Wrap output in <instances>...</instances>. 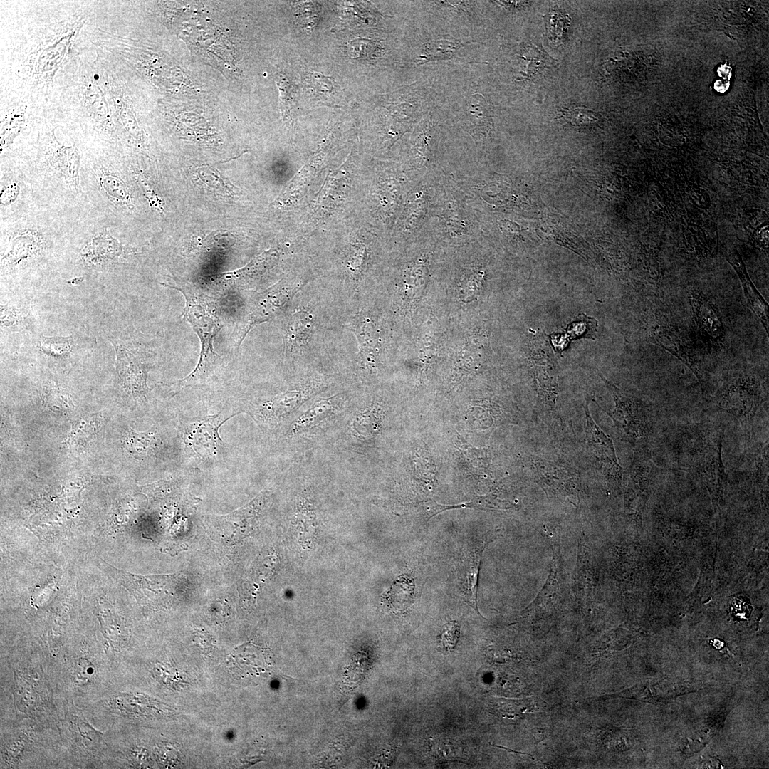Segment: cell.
<instances>
[{
  "label": "cell",
  "instance_id": "6da1fadb",
  "mask_svg": "<svg viewBox=\"0 0 769 769\" xmlns=\"http://www.w3.org/2000/svg\"><path fill=\"white\" fill-rule=\"evenodd\" d=\"M180 291L185 298V306L181 316L191 325L198 336L201 350L197 366L187 376L178 382L179 387L202 384L214 374L221 357L214 349V341L221 328L209 298L194 291L183 283L164 285Z\"/></svg>",
  "mask_w": 769,
  "mask_h": 769
},
{
  "label": "cell",
  "instance_id": "7a4b0ae2",
  "mask_svg": "<svg viewBox=\"0 0 769 769\" xmlns=\"http://www.w3.org/2000/svg\"><path fill=\"white\" fill-rule=\"evenodd\" d=\"M68 707L58 726L61 742L82 765L101 760L107 748L105 735L93 728L73 703Z\"/></svg>",
  "mask_w": 769,
  "mask_h": 769
},
{
  "label": "cell",
  "instance_id": "3957f363",
  "mask_svg": "<svg viewBox=\"0 0 769 769\" xmlns=\"http://www.w3.org/2000/svg\"><path fill=\"white\" fill-rule=\"evenodd\" d=\"M762 392L761 384L755 375H742L721 389L717 403L720 409L749 424L760 407Z\"/></svg>",
  "mask_w": 769,
  "mask_h": 769
},
{
  "label": "cell",
  "instance_id": "277c9868",
  "mask_svg": "<svg viewBox=\"0 0 769 769\" xmlns=\"http://www.w3.org/2000/svg\"><path fill=\"white\" fill-rule=\"evenodd\" d=\"M603 380L614 397L615 407L610 417L618 430L635 449L647 447L649 428L642 405L612 383Z\"/></svg>",
  "mask_w": 769,
  "mask_h": 769
},
{
  "label": "cell",
  "instance_id": "5b68a950",
  "mask_svg": "<svg viewBox=\"0 0 769 769\" xmlns=\"http://www.w3.org/2000/svg\"><path fill=\"white\" fill-rule=\"evenodd\" d=\"M298 291L297 286L279 281L256 296L250 305L244 325L239 332L238 346L254 326L277 317Z\"/></svg>",
  "mask_w": 769,
  "mask_h": 769
},
{
  "label": "cell",
  "instance_id": "8992f818",
  "mask_svg": "<svg viewBox=\"0 0 769 769\" xmlns=\"http://www.w3.org/2000/svg\"><path fill=\"white\" fill-rule=\"evenodd\" d=\"M236 414L224 419L221 413L192 419L184 428L185 444L199 457L208 458L217 454L223 445L219 436L220 427Z\"/></svg>",
  "mask_w": 769,
  "mask_h": 769
},
{
  "label": "cell",
  "instance_id": "52a82bcc",
  "mask_svg": "<svg viewBox=\"0 0 769 769\" xmlns=\"http://www.w3.org/2000/svg\"><path fill=\"white\" fill-rule=\"evenodd\" d=\"M103 563L104 566L111 570L113 576L116 577L138 600L155 601L164 595H176L179 576L137 575L116 569L104 561Z\"/></svg>",
  "mask_w": 769,
  "mask_h": 769
},
{
  "label": "cell",
  "instance_id": "ba28073f",
  "mask_svg": "<svg viewBox=\"0 0 769 769\" xmlns=\"http://www.w3.org/2000/svg\"><path fill=\"white\" fill-rule=\"evenodd\" d=\"M652 342L679 360L696 377L703 388L705 381L693 350L681 333L674 328L656 325L651 333Z\"/></svg>",
  "mask_w": 769,
  "mask_h": 769
},
{
  "label": "cell",
  "instance_id": "9c48e42d",
  "mask_svg": "<svg viewBox=\"0 0 769 769\" xmlns=\"http://www.w3.org/2000/svg\"><path fill=\"white\" fill-rule=\"evenodd\" d=\"M585 418L587 449L598 460L606 475L620 479L623 471L618 463L612 439L594 422L587 407H585Z\"/></svg>",
  "mask_w": 769,
  "mask_h": 769
},
{
  "label": "cell",
  "instance_id": "30bf717a",
  "mask_svg": "<svg viewBox=\"0 0 769 769\" xmlns=\"http://www.w3.org/2000/svg\"><path fill=\"white\" fill-rule=\"evenodd\" d=\"M113 345L117 371L124 388L134 396H144L150 390L144 364L123 345L114 342Z\"/></svg>",
  "mask_w": 769,
  "mask_h": 769
},
{
  "label": "cell",
  "instance_id": "8fae6325",
  "mask_svg": "<svg viewBox=\"0 0 769 769\" xmlns=\"http://www.w3.org/2000/svg\"><path fill=\"white\" fill-rule=\"evenodd\" d=\"M488 542L465 548L460 562L461 597L481 617L477 601L478 577L481 558Z\"/></svg>",
  "mask_w": 769,
  "mask_h": 769
},
{
  "label": "cell",
  "instance_id": "7c38bea8",
  "mask_svg": "<svg viewBox=\"0 0 769 769\" xmlns=\"http://www.w3.org/2000/svg\"><path fill=\"white\" fill-rule=\"evenodd\" d=\"M125 252V247L104 229L85 246L80 257L85 264L101 266L117 261Z\"/></svg>",
  "mask_w": 769,
  "mask_h": 769
},
{
  "label": "cell",
  "instance_id": "4fadbf2b",
  "mask_svg": "<svg viewBox=\"0 0 769 769\" xmlns=\"http://www.w3.org/2000/svg\"><path fill=\"white\" fill-rule=\"evenodd\" d=\"M531 469L538 482L555 491H568L578 484V473L568 466L535 457L531 460Z\"/></svg>",
  "mask_w": 769,
  "mask_h": 769
},
{
  "label": "cell",
  "instance_id": "5bb4252c",
  "mask_svg": "<svg viewBox=\"0 0 769 769\" xmlns=\"http://www.w3.org/2000/svg\"><path fill=\"white\" fill-rule=\"evenodd\" d=\"M723 431L709 441L698 461V474L709 486L721 488L726 481V472L721 457Z\"/></svg>",
  "mask_w": 769,
  "mask_h": 769
},
{
  "label": "cell",
  "instance_id": "9a60e30c",
  "mask_svg": "<svg viewBox=\"0 0 769 769\" xmlns=\"http://www.w3.org/2000/svg\"><path fill=\"white\" fill-rule=\"evenodd\" d=\"M726 258L739 278L745 297L750 309L758 317L768 333V303L751 281L741 254L738 250L734 249L726 256Z\"/></svg>",
  "mask_w": 769,
  "mask_h": 769
},
{
  "label": "cell",
  "instance_id": "2e32d148",
  "mask_svg": "<svg viewBox=\"0 0 769 769\" xmlns=\"http://www.w3.org/2000/svg\"><path fill=\"white\" fill-rule=\"evenodd\" d=\"M694 320L700 332L712 340H720L724 335V327L714 304L699 293L689 295Z\"/></svg>",
  "mask_w": 769,
  "mask_h": 769
},
{
  "label": "cell",
  "instance_id": "e0dca14e",
  "mask_svg": "<svg viewBox=\"0 0 769 769\" xmlns=\"http://www.w3.org/2000/svg\"><path fill=\"white\" fill-rule=\"evenodd\" d=\"M313 315L300 310L289 318L283 334V352L286 355L295 353L307 343L313 329Z\"/></svg>",
  "mask_w": 769,
  "mask_h": 769
},
{
  "label": "cell",
  "instance_id": "ac0fdd59",
  "mask_svg": "<svg viewBox=\"0 0 769 769\" xmlns=\"http://www.w3.org/2000/svg\"><path fill=\"white\" fill-rule=\"evenodd\" d=\"M350 328L357 340L362 362L367 367L373 366L376 362L378 338L372 322L370 318L359 313L352 318Z\"/></svg>",
  "mask_w": 769,
  "mask_h": 769
},
{
  "label": "cell",
  "instance_id": "d6986e66",
  "mask_svg": "<svg viewBox=\"0 0 769 769\" xmlns=\"http://www.w3.org/2000/svg\"><path fill=\"white\" fill-rule=\"evenodd\" d=\"M464 125L474 137L476 133L483 132L491 123V111L484 98L479 93L471 95L463 109Z\"/></svg>",
  "mask_w": 769,
  "mask_h": 769
},
{
  "label": "cell",
  "instance_id": "ffe728a7",
  "mask_svg": "<svg viewBox=\"0 0 769 769\" xmlns=\"http://www.w3.org/2000/svg\"><path fill=\"white\" fill-rule=\"evenodd\" d=\"M42 237L36 232L27 231L15 236L11 248L2 258L4 263H19L21 260L36 253L43 247Z\"/></svg>",
  "mask_w": 769,
  "mask_h": 769
},
{
  "label": "cell",
  "instance_id": "44dd1931",
  "mask_svg": "<svg viewBox=\"0 0 769 769\" xmlns=\"http://www.w3.org/2000/svg\"><path fill=\"white\" fill-rule=\"evenodd\" d=\"M122 444L126 451L137 459H145L152 456L158 444L153 430L137 432L131 428H128L125 432Z\"/></svg>",
  "mask_w": 769,
  "mask_h": 769
},
{
  "label": "cell",
  "instance_id": "7402d4cb",
  "mask_svg": "<svg viewBox=\"0 0 769 769\" xmlns=\"http://www.w3.org/2000/svg\"><path fill=\"white\" fill-rule=\"evenodd\" d=\"M52 162L61 171L69 188L78 192L79 157L77 150L73 147H60Z\"/></svg>",
  "mask_w": 769,
  "mask_h": 769
},
{
  "label": "cell",
  "instance_id": "603a6c76",
  "mask_svg": "<svg viewBox=\"0 0 769 769\" xmlns=\"http://www.w3.org/2000/svg\"><path fill=\"white\" fill-rule=\"evenodd\" d=\"M96 176L101 190L111 202L129 208L132 207L129 191L123 181L112 172L104 169H98Z\"/></svg>",
  "mask_w": 769,
  "mask_h": 769
},
{
  "label": "cell",
  "instance_id": "cb8c5ba5",
  "mask_svg": "<svg viewBox=\"0 0 769 769\" xmlns=\"http://www.w3.org/2000/svg\"><path fill=\"white\" fill-rule=\"evenodd\" d=\"M304 397L300 390H291L277 396L263 405V413L271 415H280L289 412Z\"/></svg>",
  "mask_w": 769,
  "mask_h": 769
},
{
  "label": "cell",
  "instance_id": "d4e9b609",
  "mask_svg": "<svg viewBox=\"0 0 769 769\" xmlns=\"http://www.w3.org/2000/svg\"><path fill=\"white\" fill-rule=\"evenodd\" d=\"M99 426V421L95 417H84L73 426L69 441L74 446H85L93 440Z\"/></svg>",
  "mask_w": 769,
  "mask_h": 769
},
{
  "label": "cell",
  "instance_id": "484cf974",
  "mask_svg": "<svg viewBox=\"0 0 769 769\" xmlns=\"http://www.w3.org/2000/svg\"><path fill=\"white\" fill-rule=\"evenodd\" d=\"M73 345L72 337H42L39 341V348L48 356L64 357L71 352Z\"/></svg>",
  "mask_w": 769,
  "mask_h": 769
},
{
  "label": "cell",
  "instance_id": "4316f807",
  "mask_svg": "<svg viewBox=\"0 0 769 769\" xmlns=\"http://www.w3.org/2000/svg\"><path fill=\"white\" fill-rule=\"evenodd\" d=\"M464 44L458 43H452L448 41H437L429 43L427 45L424 51V55L421 56V58L424 59V62L450 58L454 53Z\"/></svg>",
  "mask_w": 769,
  "mask_h": 769
},
{
  "label": "cell",
  "instance_id": "83f0119b",
  "mask_svg": "<svg viewBox=\"0 0 769 769\" xmlns=\"http://www.w3.org/2000/svg\"><path fill=\"white\" fill-rule=\"evenodd\" d=\"M560 113L565 120L575 126H590L598 120L595 112L585 107L570 105L562 108Z\"/></svg>",
  "mask_w": 769,
  "mask_h": 769
},
{
  "label": "cell",
  "instance_id": "f1b7e54d",
  "mask_svg": "<svg viewBox=\"0 0 769 769\" xmlns=\"http://www.w3.org/2000/svg\"><path fill=\"white\" fill-rule=\"evenodd\" d=\"M335 397L328 399H321L317 402L311 409H309L305 414H304L297 422L295 423L294 428L299 429L303 428L304 426L313 422V419L316 418V415L325 414L329 412L335 402Z\"/></svg>",
  "mask_w": 769,
  "mask_h": 769
},
{
  "label": "cell",
  "instance_id": "f546056e",
  "mask_svg": "<svg viewBox=\"0 0 769 769\" xmlns=\"http://www.w3.org/2000/svg\"><path fill=\"white\" fill-rule=\"evenodd\" d=\"M46 400L51 407L61 409L70 408L72 404L69 394L57 387L49 388L46 390Z\"/></svg>",
  "mask_w": 769,
  "mask_h": 769
},
{
  "label": "cell",
  "instance_id": "4dcf8cb0",
  "mask_svg": "<svg viewBox=\"0 0 769 769\" xmlns=\"http://www.w3.org/2000/svg\"><path fill=\"white\" fill-rule=\"evenodd\" d=\"M459 634V628L456 622H453L444 625L441 635L443 647L446 650L454 648L457 642Z\"/></svg>",
  "mask_w": 769,
  "mask_h": 769
},
{
  "label": "cell",
  "instance_id": "1f68e13d",
  "mask_svg": "<svg viewBox=\"0 0 769 769\" xmlns=\"http://www.w3.org/2000/svg\"><path fill=\"white\" fill-rule=\"evenodd\" d=\"M19 186L15 183L4 189L1 193V204L6 206L14 202L19 194Z\"/></svg>",
  "mask_w": 769,
  "mask_h": 769
},
{
  "label": "cell",
  "instance_id": "d6a6232c",
  "mask_svg": "<svg viewBox=\"0 0 769 769\" xmlns=\"http://www.w3.org/2000/svg\"><path fill=\"white\" fill-rule=\"evenodd\" d=\"M140 180L148 201L152 206L157 207L159 211L162 210L161 203L159 202L158 197L155 194L154 191L150 188L149 185L145 181L142 179Z\"/></svg>",
  "mask_w": 769,
  "mask_h": 769
},
{
  "label": "cell",
  "instance_id": "836d02e7",
  "mask_svg": "<svg viewBox=\"0 0 769 769\" xmlns=\"http://www.w3.org/2000/svg\"><path fill=\"white\" fill-rule=\"evenodd\" d=\"M83 281H84V277L80 276V277L74 278L73 279H70V281H67L66 283H68V284H70V285H78L80 283H82Z\"/></svg>",
  "mask_w": 769,
  "mask_h": 769
}]
</instances>
